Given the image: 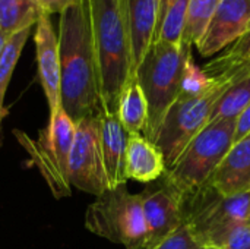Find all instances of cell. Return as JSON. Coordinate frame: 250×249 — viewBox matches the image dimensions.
Listing matches in <instances>:
<instances>
[{"mask_svg": "<svg viewBox=\"0 0 250 249\" xmlns=\"http://www.w3.org/2000/svg\"><path fill=\"white\" fill-rule=\"evenodd\" d=\"M250 103V75L231 84L217 100L209 123L221 120H237ZM208 123V125H209Z\"/></svg>", "mask_w": 250, "mask_h": 249, "instance_id": "19", "label": "cell"}, {"mask_svg": "<svg viewBox=\"0 0 250 249\" xmlns=\"http://www.w3.org/2000/svg\"><path fill=\"white\" fill-rule=\"evenodd\" d=\"M34 28H28L23 31H19L16 34H12L0 53V123L3 117L7 114V109L4 107V95L7 85L10 82V78L13 75V70L16 68V63L22 54V50L31 35Z\"/></svg>", "mask_w": 250, "mask_h": 249, "instance_id": "21", "label": "cell"}, {"mask_svg": "<svg viewBox=\"0 0 250 249\" xmlns=\"http://www.w3.org/2000/svg\"><path fill=\"white\" fill-rule=\"evenodd\" d=\"M248 63H249V68H250V51H249V54H248Z\"/></svg>", "mask_w": 250, "mask_h": 249, "instance_id": "31", "label": "cell"}, {"mask_svg": "<svg viewBox=\"0 0 250 249\" xmlns=\"http://www.w3.org/2000/svg\"><path fill=\"white\" fill-rule=\"evenodd\" d=\"M176 0H161V10H160V21H161V18L164 16V13L167 12V9L174 3ZM160 21H158V23H160Z\"/></svg>", "mask_w": 250, "mask_h": 249, "instance_id": "29", "label": "cell"}, {"mask_svg": "<svg viewBox=\"0 0 250 249\" xmlns=\"http://www.w3.org/2000/svg\"><path fill=\"white\" fill-rule=\"evenodd\" d=\"M105 112L117 113L120 95L135 78L125 0H88Z\"/></svg>", "mask_w": 250, "mask_h": 249, "instance_id": "2", "label": "cell"}, {"mask_svg": "<svg viewBox=\"0 0 250 249\" xmlns=\"http://www.w3.org/2000/svg\"><path fill=\"white\" fill-rule=\"evenodd\" d=\"M167 164L163 151L158 145L149 141L142 134H132L127 136L126 148V178L152 183L164 176Z\"/></svg>", "mask_w": 250, "mask_h": 249, "instance_id": "16", "label": "cell"}, {"mask_svg": "<svg viewBox=\"0 0 250 249\" xmlns=\"http://www.w3.org/2000/svg\"><path fill=\"white\" fill-rule=\"evenodd\" d=\"M224 249H250V227L248 223L233 230Z\"/></svg>", "mask_w": 250, "mask_h": 249, "instance_id": "26", "label": "cell"}, {"mask_svg": "<svg viewBox=\"0 0 250 249\" xmlns=\"http://www.w3.org/2000/svg\"><path fill=\"white\" fill-rule=\"evenodd\" d=\"M152 249H205L190 233L186 225H182L176 232L167 236Z\"/></svg>", "mask_w": 250, "mask_h": 249, "instance_id": "25", "label": "cell"}, {"mask_svg": "<svg viewBox=\"0 0 250 249\" xmlns=\"http://www.w3.org/2000/svg\"><path fill=\"white\" fill-rule=\"evenodd\" d=\"M148 238L142 249L155 248L183 225L182 194L166 178L148 183L141 192Z\"/></svg>", "mask_w": 250, "mask_h": 249, "instance_id": "10", "label": "cell"}, {"mask_svg": "<svg viewBox=\"0 0 250 249\" xmlns=\"http://www.w3.org/2000/svg\"><path fill=\"white\" fill-rule=\"evenodd\" d=\"M250 29V0H221L205 34L196 44L202 57L233 45Z\"/></svg>", "mask_w": 250, "mask_h": 249, "instance_id": "11", "label": "cell"}, {"mask_svg": "<svg viewBox=\"0 0 250 249\" xmlns=\"http://www.w3.org/2000/svg\"><path fill=\"white\" fill-rule=\"evenodd\" d=\"M250 192L224 197L209 181L182 195V217L204 248H226L233 230L248 223Z\"/></svg>", "mask_w": 250, "mask_h": 249, "instance_id": "3", "label": "cell"}, {"mask_svg": "<svg viewBox=\"0 0 250 249\" xmlns=\"http://www.w3.org/2000/svg\"><path fill=\"white\" fill-rule=\"evenodd\" d=\"M211 78L215 84L207 94L195 98H177L160 126L154 142L163 151L167 169L176 164L193 138L208 126L214 106L221 94L239 81L229 75H215Z\"/></svg>", "mask_w": 250, "mask_h": 249, "instance_id": "6", "label": "cell"}, {"mask_svg": "<svg viewBox=\"0 0 250 249\" xmlns=\"http://www.w3.org/2000/svg\"><path fill=\"white\" fill-rule=\"evenodd\" d=\"M250 134V103L245 109V112L239 116L236 122V131H234V142L240 141L246 135Z\"/></svg>", "mask_w": 250, "mask_h": 249, "instance_id": "27", "label": "cell"}, {"mask_svg": "<svg viewBox=\"0 0 250 249\" xmlns=\"http://www.w3.org/2000/svg\"><path fill=\"white\" fill-rule=\"evenodd\" d=\"M221 0H189L183 44L196 45L205 34Z\"/></svg>", "mask_w": 250, "mask_h": 249, "instance_id": "22", "label": "cell"}, {"mask_svg": "<svg viewBox=\"0 0 250 249\" xmlns=\"http://www.w3.org/2000/svg\"><path fill=\"white\" fill-rule=\"evenodd\" d=\"M190 53L192 47L186 44L173 45L154 41L135 72L148 101L149 116L145 136L152 142L167 112L179 98L185 63Z\"/></svg>", "mask_w": 250, "mask_h": 249, "instance_id": "4", "label": "cell"}, {"mask_svg": "<svg viewBox=\"0 0 250 249\" xmlns=\"http://www.w3.org/2000/svg\"><path fill=\"white\" fill-rule=\"evenodd\" d=\"M75 129L76 123L60 109L50 116L47 126L40 131L35 141L25 132L15 131L19 144L29 154L31 161L40 170L56 198H64L72 194L67 170Z\"/></svg>", "mask_w": 250, "mask_h": 249, "instance_id": "7", "label": "cell"}, {"mask_svg": "<svg viewBox=\"0 0 250 249\" xmlns=\"http://www.w3.org/2000/svg\"><path fill=\"white\" fill-rule=\"evenodd\" d=\"M248 226L250 227V211H249V219H248Z\"/></svg>", "mask_w": 250, "mask_h": 249, "instance_id": "32", "label": "cell"}, {"mask_svg": "<svg viewBox=\"0 0 250 249\" xmlns=\"http://www.w3.org/2000/svg\"><path fill=\"white\" fill-rule=\"evenodd\" d=\"M44 13L37 0H0V29L12 35L34 28Z\"/></svg>", "mask_w": 250, "mask_h": 249, "instance_id": "18", "label": "cell"}, {"mask_svg": "<svg viewBox=\"0 0 250 249\" xmlns=\"http://www.w3.org/2000/svg\"><path fill=\"white\" fill-rule=\"evenodd\" d=\"M62 109L78 123L104 112L88 0H73L59 15Z\"/></svg>", "mask_w": 250, "mask_h": 249, "instance_id": "1", "label": "cell"}, {"mask_svg": "<svg viewBox=\"0 0 250 249\" xmlns=\"http://www.w3.org/2000/svg\"><path fill=\"white\" fill-rule=\"evenodd\" d=\"M209 183L224 197L250 192V134L231 145Z\"/></svg>", "mask_w": 250, "mask_h": 249, "instance_id": "14", "label": "cell"}, {"mask_svg": "<svg viewBox=\"0 0 250 249\" xmlns=\"http://www.w3.org/2000/svg\"><path fill=\"white\" fill-rule=\"evenodd\" d=\"M38 78L48 103L50 116L62 109V68L59 38L50 15L44 13L34 26Z\"/></svg>", "mask_w": 250, "mask_h": 249, "instance_id": "12", "label": "cell"}, {"mask_svg": "<svg viewBox=\"0 0 250 249\" xmlns=\"http://www.w3.org/2000/svg\"><path fill=\"white\" fill-rule=\"evenodd\" d=\"M117 116L129 135L142 132L145 134L149 116L148 101L136 78H132L125 87L119 100Z\"/></svg>", "mask_w": 250, "mask_h": 249, "instance_id": "17", "label": "cell"}, {"mask_svg": "<svg viewBox=\"0 0 250 249\" xmlns=\"http://www.w3.org/2000/svg\"><path fill=\"white\" fill-rule=\"evenodd\" d=\"M214 84H215V81L205 72L204 68L196 65V62L193 60V56L190 53L185 63L179 98L201 97V95L207 94L214 87Z\"/></svg>", "mask_w": 250, "mask_h": 249, "instance_id": "24", "label": "cell"}, {"mask_svg": "<svg viewBox=\"0 0 250 249\" xmlns=\"http://www.w3.org/2000/svg\"><path fill=\"white\" fill-rule=\"evenodd\" d=\"M250 51V29L233 45H230L223 54L209 62L204 69L208 75L230 73L237 78L250 75L248 54Z\"/></svg>", "mask_w": 250, "mask_h": 249, "instance_id": "20", "label": "cell"}, {"mask_svg": "<svg viewBox=\"0 0 250 249\" xmlns=\"http://www.w3.org/2000/svg\"><path fill=\"white\" fill-rule=\"evenodd\" d=\"M85 227L126 249H142L148 229L141 194H130L126 185L107 189L86 208Z\"/></svg>", "mask_w": 250, "mask_h": 249, "instance_id": "5", "label": "cell"}, {"mask_svg": "<svg viewBox=\"0 0 250 249\" xmlns=\"http://www.w3.org/2000/svg\"><path fill=\"white\" fill-rule=\"evenodd\" d=\"M189 0H176L164 13L158 23L155 41L168 43L173 45L183 44V34L186 26Z\"/></svg>", "mask_w": 250, "mask_h": 249, "instance_id": "23", "label": "cell"}, {"mask_svg": "<svg viewBox=\"0 0 250 249\" xmlns=\"http://www.w3.org/2000/svg\"><path fill=\"white\" fill-rule=\"evenodd\" d=\"M100 128V116H89L76 123L67 170L70 186L94 197L108 189Z\"/></svg>", "mask_w": 250, "mask_h": 249, "instance_id": "9", "label": "cell"}, {"mask_svg": "<svg viewBox=\"0 0 250 249\" xmlns=\"http://www.w3.org/2000/svg\"><path fill=\"white\" fill-rule=\"evenodd\" d=\"M9 34H6L3 29H0V53L3 51V48H4V45H6V43H7V40H9Z\"/></svg>", "mask_w": 250, "mask_h": 249, "instance_id": "30", "label": "cell"}, {"mask_svg": "<svg viewBox=\"0 0 250 249\" xmlns=\"http://www.w3.org/2000/svg\"><path fill=\"white\" fill-rule=\"evenodd\" d=\"M130 31L133 70L136 72L157 37L161 0H125Z\"/></svg>", "mask_w": 250, "mask_h": 249, "instance_id": "15", "label": "cell"}, {"mask_svg": "<svg viewBox=\"0 0 250 249\" xmlns=\"http://www.w3.org/2000/svg\"><path fill=\"white\" fill-rule=\"evenodd\" d=\"M101 151L107 175L108 189L126 185V148L129 134L122 126L117 113L103 112L100 114Z\"/></svg>", "mask_w": 250, "mask_h": 249, "instance_id": "13", "label": "cell"}, {"mask_svg": "<svg viewBox=\"0 0 250 249\" xmlns=\"http://www.w3.org/2000/svg\"><path fill=\"white\" fill-rule=\"evenodd\" d=\"M205 249H221V248H205Z\"/></svg>", "mask_w": 250, "mask_h": 249, "instance_id": "33", "label": "cell"}, {"mask_svg": "<svg viewBox=\"0 0 250 249\" xmlns=\"http://www.w3.org/2000/svg\"><path fill=\"white\" fill-rule=\"evenodd\" d=\"M236 122L209 123L186 147L176 164L167 169L166 181L182 195L207 183L234 144Z\"/></svg>", "mask_w": 250, "mask_h": 249, "instance_id": "8", "label": "cell"}, {"mask_svg": "<svg viewBox=\"0 0 250 249\" xmlns=\"http://www.w3.org/2000/svg\"><path fill=\"white\" fill-rule=\"evenodd\" d=\"M38 3H40V6L42 7V10L47 13V15H54V13H57V15H60L63 10H64V7L67 6V4H70L73 0H37Z\"/></svg>", "mask_w": 250, "mask_h": 249, "instance_id": "28", "label": "cell"}]
</instances>
